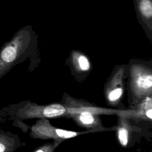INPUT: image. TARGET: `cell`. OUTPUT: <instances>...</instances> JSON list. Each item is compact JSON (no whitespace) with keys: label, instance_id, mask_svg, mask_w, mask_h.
Returning a JSON list of instances; mask_svg holds the SVG:
<instances>
[{"label":"cell","instance_id":"6da1fadb","mask_svg":"<svg viewBox=\"0 0 152 152\" xmlns=\"http://www.w3.org/2000/svg\"><path fill=\"white\" fill-rule=\"evenodd\" d=\"M137 18L150 42H152V0H133Z\"/></svg>","mask_w":152,"mask_h":152},{"label":"cell","instance_id":"7a4b0ae2","mask_svg":"<svg viewBox=\"0 0 152 152\" xmlns=\"http://www.w3.org/2000/svg\"><path fill=\"white\" fill-rule=\"evenodd\" d=\"M136 76L137 77L135 80V84L137 88L144 91L151 88L152 86V77L150 73L141 71Z\"/></svg>","mask_w":152,"mask_h":152},{"label":"cell","instance_id":"3957f363","mask_svg":"<svg viewBox=\"0 0 152 152\" xmlns=\"http://www.w3.org/2000/svg\"><path fill=\"white\" fill-rule=\"evenodd\" d=\"M65 108L61 104H53L46 107L43 112L45 116L53 118L62 115L65 112Z\"/></svg>","mask_w":152,"mask_h":152},{"label":"cell","instance_id":"277c9868","mask_svg":"<svg viewBox=\"0 0 152 152\" xmlns=\"http://www.w3.org/2000/svg\"><path fill=\"white\" fill-rule=\"evenodd\" d=\"M72 57L75 62L77 63L78 66L81 70L87 71L90 69V64L86 55L75 51L72 53Z\"/></svg>","mask_w":152,"mask_h":152},{"label":"cell","instance_id":"5b68a950","mask_svg":"<svg viewBox=\"0 0 152 152\" xmlns=\"http://www.w3.org/2000/svg\"><path fill=\"white\" fill-rule=\"evenodd\" d=\"M80 121L84 125H91L94 122V118L91 113L88 111L82 112L79 116Z\"/></svg>","mask_w":152,"mask_h":152},{"label":"cell","instance_id":"8992f818","mask_svg":"<svg viewBox=\"0 0 152 152\" xmlns=\"http://www.w3.org/2000/svg\"><path fill=\"white\" fill-rule=\"evenodd\" d=\"M55 131L56 135L59 137H61L62 138H69L75 137L77 135V132L66 131V130L61 129H55Z\"/></svg>","mask_w":152,"mask_h":152},{"label":"cell","instance_id":"52a82bcc","mask_svg":"<svg viewBox=\"0 0 152 152\" xmlns=\"http://www.w3.org/2000/svg\"><path fill=\"white\" fill-rule=\"evenodd\" d=\"M128 131L125 128H121L118 131V138L121 144L125 146L128 142Z\"/></svg>","mask_w":152,"mask_h":152},{"label":"cell","instance_id":"ba28073f","mask_svg":"<svg viewBox=\"0 0 152 152\" xmlns=\"http://www.w3.org/2000/svg\"><path fill=\"white\" fill-rule=\"evenodd\" d=\"M122 94V89L121 88H117L110 91L109 94V99L111 102H115L119 99Z\"/></svg>","mask_w":152,"mask_h":152},{"label":"cell","instance_id":"9c48e42d","mask_svg":"<svg viewBox=\"0 0 152 152\" xmlns=\"http://www.w3.org/2000/svg\"><path fill=\"white\" fill-rule=\"evenodd\" d=\"M145 115L148 118H149L150 119H151V117H152V110H151V109H150L149 110H147L145 112Z\"/></svg>","mask_w":152,"mask_h":152},{"label":"cell","instance_id":"30bf717a","mask_svg":"<svg viewBox=\"0 0 152 152\" xmlns=\"http://www.w3.org/2000/svg\"><path fill=\"white\" fill-rule=\"evenodd\" d=\"M5 150V147L3 144L0 143V152H3Z\"/></svg>","mask_w":152,"mask_h":152},{"label":"cell","instance_id":"8fae6325","mask_svg":"<svg viewBox=\"0 0 152 152\" xmlns=\"http://www.w3.org/2000/svg\"><path fill=\"white\" fill-rule=\"evenodd\" d=\"M36 152H44L43 150H37V151H36Z\"/></svg>","mask_w":152,"mask_h":152}]
</instances>
